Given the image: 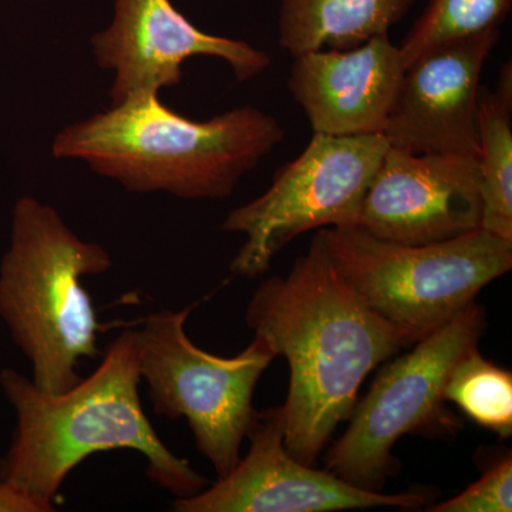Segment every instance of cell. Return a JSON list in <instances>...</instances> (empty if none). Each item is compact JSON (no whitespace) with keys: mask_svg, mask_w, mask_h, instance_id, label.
I'll list each match as a JSON object with an SVG mask.
<instances>
[{"mask_svg":"<svg viewBox=\"0 0 512 512\" xmlns=\"http://www.w3.org/2000/svg\"><path fill=\"white\" fill-rule=\"evenodd\" d=\"M245 322L276 357L288 360L285 447L308 466L352 416L367 375L412 346L342 281L322 229L288 275L256 288Z\"/></svg>","mask_w":512,"mask_h":512,"instance_id":"obj_1","label":"cell"},{"mask_svg":"<svg viewBox=\"0 0 512 512\" xmlns=\"http://www.w3.org/2000/svg\"><path fill=\"white\" fill-rule=\"evenodd\" d=\"M140 382L131 329L111 340L99 367L67 392H45L16 370H2L0 387L15 409L16 427L0 458V480L53 505L84 460L133 450L146 458L148 478L175 498L200 493L207 480L160 439L141 404Z\"/></svg>","mask_w":512,"mask_h":512,"instance_id":"obj_2","label":"cell"},{"mask_svg":"<svg viewBox=\"0 0 512 512\" xmlns=\"http://www.w3.org/2000/svg\"><path fill=\"white\" fill-rule=\"evenodd\" d=\"M284 138L279 121L258 107L197 121L147 94L64 127L52 153L83 161L127 191L225 200Z\"/></svg>","mask_w":512,"mask_h":512,"instance_id":"obj_3","label":"cell"},{"mask_svg":"<svg viewBox=\"0 0 512 512\" xmlns=\"http://www.w3.org/2000/svg\"><path fill=\"white\" fill-rule=\"evenodd\" d=\"M111 265L109 252L80 238L52 205L28 195L16 202L0 262V318L39 389L67 392L83 379L80 360L100 355V323L83 278Z\"/></svg>","mask_w":512,"mask_h":512,"instance_id":"obj_4","label":"cell"},{"mask_svg":"<svg viewBox=\"0 0 512 512\" xmlns=\"http://www.w3.org/2000/svg\"><path fill=\"white\" fill-rule=\"evenodd\" d=\"M322 234L342 281L412 346L512 268V242L483 228L420 245L386 241L357 227L322 228Z\"/></svg>","mask_w":512,"mask_h":512,"instance_id":"obj_5","label":"cell"},{"mask_svg":"<svg viewBox=\"0 0 512 512\" xmlns=\"http://www.w3.org/2000/svg\"><path fill=\"white\" fill-rule=\"evenodd\" d=\"M484 329V309L470 303L409 353L387 363L357 402L348 430L330 448L326 470L355 487L382 493L400 470L392 454L399 439L456 433L461 423L447 409L444 390L457 363L478 348Z\"/></svg>","mask_w":512,"mask_h":512,"instance_id":"obj_6","label":"cell"},{"mask_svg":"<svg viewBox=\"0 0 512 512\" xmlns=\"http://www.w3.org/2000/svg\"><path fill=\"white\" fill-rule=\"evenodd\" d=\"M194 308L151 313L134 330L138 372L154 413L187 420L198 453L221 478L241 460L256 413L255 387L276 355L258 336L234 357L198 348L185 330Z\"/></svg>","mask_w":512,"mask_h":512,"instance_id":"obj_7","label":"cell"},{"mask_svg":"<svg viewBox=\"0 0 512 512\" xmlns=\"http://www.w3.org/2000/svg\"><path fill=\"white\" fill-rule=\"evenodd\" d=\"M389 148L386 137L313 133L296 160L276 171L271 187L229 212L221 229L244 234L231 272L255 279L293 239L322 228L356 227L360 208Z\"/></svg>","mask_w":512,"mask_h":512,"instance_id":"obj_8","label":"cell"},{"mask_svg":"<svg viewBox=\"0 0 512 512\" xmlns=\"http://www.w3.org/2000/svg\"><path fill=\"white\" fill-rule=\"evenodd\" d=\"M249 450L227 476L190 497H177V512H329L397 507L417 510L433 501L427 490L383 494L346 483L328 470H316L285 447L281 407L256 412Z\"/></svg>","mask_w":512,"mask_h":512,"instance_id":"obj_9","label":"cell"},{"mask_svg":"<svg viewBox=\"0 0 512 512\" xmlns=\"http://www.w3.org/2000/svg\"><path fill=\"white\" fill-rule=\"evenodd\" d=\"M90 42L97 64L114 76L111 106L178 86L191 57L224 60L241 83L264 73L272 62L268 53L244 40L202 32L171 0H114L109 28Z\"/></svg>","mask_w":512,"mask_h":512,"instance_id":"obj_10","label":"cell"},{"mask_svg":"<svg viewBox=\"0 0 512 512\" xmlns=\"http://www.w3.org/2000/svg\"><path fill=\"white\" fill-rule=\"evenodd\" d=\"M356 227L399 244L447 241L481 228L474 154H413L387 148Z\"/></svg>","mask_w":512,"mask_h":512,"instance_id":"obj_11","label":"cell"},{"mask_svg":"<svg viewBox=\"0 0 512 512\" xmlns=\"http://www.w3.org/2000/svg\"><path fill=\"white\" fill-rule=\"evenodd\" d=\"M498 40L500 29L487 30L410 64L383 131L389 146L413 154L478 157L481 76Z\"/></svg>","mask_w":512,"mask_h":512,"instance_id":"obj_12","label":"cell"},{"mask_svg":"<svg viewBox=\"0 0 512 512\" xmlns=\"http://www.w3.org/2000/svg\"><path fill=\"white\" fill-rule=\"evenodd\" d=\"M404 70L399 46L383 35L356 49L293 57L288 89L313 133L383 136Z\"/></svg>","mask_w":512,"mask_h":512,"instance_id":"obj_13","label":"cell"},{"mask_svg":"<svg viewBox=\"0 0 512 512\" xmlns=\"http://www.w3.org/2000/svg\"><path fill=\"white\" fill-rule=\"evenodd\" d=\"M416 0H281L278 45L292 57L365 45L402 22Z\"/></svg>","mask_w":512,"mask_h":512,"instance_id":"obj_14","label":"cell"},{"mask_svg":"<svg viewBox=\"0 0 512 512\" xmlns=\"http://www.w3.org/2000/svg\"><path fill=\"white\" fill-rule=\"evenodd\" d=\"M512 69H501L495 92L481 89L477 109L481 228L512 242Z\"/></svg>","mask_w":512,"mask_h":512,"instance_id":"obj_15","label":"cell"},{"mask_svg":"<svg viewBox=\"0 0 512 512\" xmlns=\"http://www.w3.org/2000/svg\"><path fill=\"white\" fill-rule=\"evenodd\" d=\"M512 0H429L399 46L404 67L431 50L500 29Z\"/></svg>","mask_w":512,"mask_h":512,"instance_id":"obj_16","label":"cell"},{"mask_svg":"<svg viewBox=\"0 0 512 512\" xmlns=\"http://www.w3.org/2000/svg\"><path fill=\"white\" fill-rule=\"evenodd\" d=\"M444 394L478 426L501 439L512 436L511 372L485 359L478 348L454 367Z\"/></svg>","mask_w":512,"mask_h":512,"instance_id":"obj_17","label":"cell"},{"mask_svg":"<svg viewBox=\"0 0 512 512\" xmlns=\"http://www.w3.org/2000/svg\"><path fill=\"white\" fill-rule=\"evenodd\" d=\"M429 512H511L512 458L508 453L463 493L427 508Z\"/></svg>","mask_w":512,"mask_h":512,"instance_id":"obj_18","label":"cell"},{"mask_svg":"<svg viewBox=\"0 0 512 512\" xmlns=\"http://www.w3.org/2000/svg\"><path fill=\"white\" fill-rule=\"evenodd\" d=\"M52 504L43 503L28 494L16 490L0 480V512H52Z\"/></svg>","mask_w":512,"mask_h":512,"instance_id":"obj_19","label":"cell"}]
</instances>
